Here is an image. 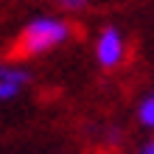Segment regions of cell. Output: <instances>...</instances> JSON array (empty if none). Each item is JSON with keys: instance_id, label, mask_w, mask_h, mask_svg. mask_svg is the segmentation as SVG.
Instances as JSON below:
<instances>
[{"instance_id": "8992f818", "label": "cell", "mask_w": 154, "mask_h": 154, "mask_svg": "<svg viewBox=\"0 0 154 154\" xmlns=\"http://www.w3.org/2000/svg\"><path fill=\"white\" fill-rule=\"evenodd\" d=\"M143 151H146V154H154V140H151V143H146V149H143Z\"/></svg>"}, {"instance_id": "277c9868", "label": "cell", "mask_w": 154, "mask_h": 154, "mask_svg": "<svg viewBox=\"0 0 154 154\" xmlns=\"http://www.w3.org/2000/svg\"><path fill=\"white\" fill-rule=\"evenodd\" d=\"M137 115H140V123H143V126H149V129H154V93H151V95L146 98V101L140 104Z\"/></svg>"}, {"instance_id": "6da1fadb", "label": "cell", "mask_w": 154, "mask_h": 154, "mask_svg": "<svg viewBox=\"0 0 154 154\" xmlns=\"http://www.w3.org/2000/svg\"><path fill=\"white\" fill-rule=\"evenodd\" d=\"M67 37H70V25L67 23L42 17V20H34L31 25L23 28L11 56H37V53H45V51L62 45Z\"/></svg>"}, {"instance_id": "3957f363", "label": "cell", "mask_w": 154, "mask_h": 154, "mask_svg": "<svg viewBox=\"0 0 154 154\" xmlns=\"http://www.w3.org/2000/svg\"><path fill=\"white\" fill-rule=\"evenodd\" d=\"M28 81V73L20 67H0V101H8L23 90V84Z\"/></svg>"}, {"instance_id": "5b68a950", "label": "cell", "mask_w": 154, "mask_h": 154, "mask_svg": "<svg viewBox=\"0 0 154 154\" xmlns=\"http://www.w3.org/2000/svg\"><path fill=\"white\" fill-rule=\"evenodd\" d=\"M62 6L67 8V11H79V8H84L87 6V0H59Z\"/></svg>"}, {"instance_id": "7a4b0ae2", "label": "cell", "mask_w": 154, "mask_h": 154, "mask_svg": "<svg viewBox=\"0 0 154 154\" xmlns=\"http://www.w3.org/2000/svg\"><path fill=\"white\" fill-rule=\"evenodd\" d=\"M123 37L118 28H104L101 37H98V45H95V53H98V62L101 67H118L123 62Z\"/></svg>"}]
</instances>
